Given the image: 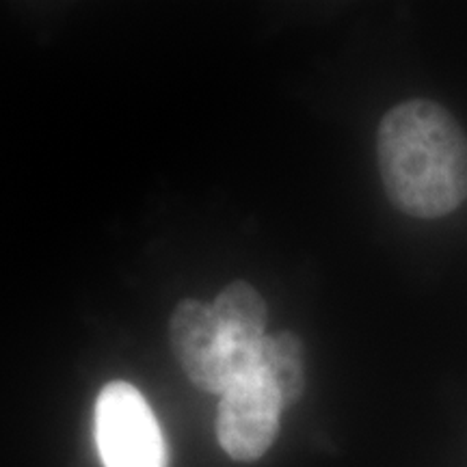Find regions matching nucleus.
<instances>
[{"mask_svg": "<svg viewBox=\"0 0 467 467\" xmlns=\"http://www.w3.org/2000/svg\"><path fill=\"white\" fill-rule=\"evenodd\" d=\"M377 161L385 195L409 217H446L467 200V137L433 100L416 98L383 115Z\"/></svg>", "mask_w": 467, "mask_h": 467, "instance_id": "obj_1", "label": "nucleus"}, {"mask_svg": "<svg viewBox=\"0 0 467 467\" xmlns=\"http://www.w3.org/2000/svg\"><path fill=\"white\" fill-rule=\"evenodd\" d=\"M96 443L104 467H167V446L154 413L126 381L104 385L96 400Z\"/></svg>", "mask_w": 467, "mask_h": 467, "instance_id": "obj_2", "label": "nucleus"}, {"mask_svg": "<svg viewBox=\"0 0 467 467\" xmlns=\"http://www.w3.org/2000/svg\"><path fill=\"white\" fill-rule=\"evenodd\" d=\"M284 400L260 370L236 379L221 394L217 440L234 461L251 463L271 451L279 431Z\"/></svg>", "mask_w": 467, "mask_h": 467, "instance_id": "obj_3", "label": "nucleus"}, {"mask_svg": "<svg viewBox=\"0 0 467 467\" xmlns=\"http://www.w3.org/2000/svg\"><path fill=\"white\" fill-rule=\"evenodd\" d=\"M169 342L195 388L208 394H223L234 383L227 348L221 337L213 307L195 299H182L169 318Z\"/></svg>", "mask_w": 467, "mask_h": 467, "instance_id": "obj_4", "label": "nucleus"}, {"mask_svg": "<svg viewBox=\"0 0 467 467\" xmlns=\"http://www.w3.org/2000/svg\"><path fill=\"white\" fill-rule=\"evenodd\" d=\"M210 307H213L227 348L234 381L258 370L260 347L268 336V312L260 292L238 279V282L227 284Z\"/></svg>", "mask_w": 467, "mask_h": 467, "instance_id": "obj_5", "label": "nucleus"}, {"mask_svg": "<svg viewBox=\"0 0 467 467\" xmlns=\"http://www.w3.org/2000/svg\"><path fill=\"white\" fill-rule=\"evenodd\" d=\"M258 370L275 385L284 407L299 400L306 389V358L301 337L292 331L268 334L260 347Z\"/></svg>", "mask_w": 467, "mask_h": 467, "instance_id": "obj_6", "label": "nucleus"}]
</instances>
